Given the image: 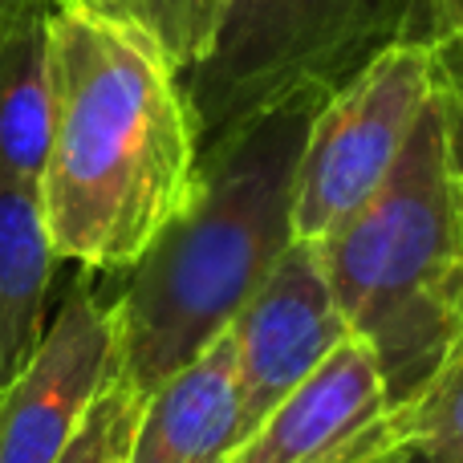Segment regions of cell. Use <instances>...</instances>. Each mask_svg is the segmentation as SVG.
<instances>
[{
  "mask_svg": "<svg viewBox=\"0 0 463 463\" xmlns=\"http://www.w3.org/2000/svg\"><path fill=\"white\" fill-rule=\"evenodd\" d=\"M90 277L73 280L37 350L0 386V463H57L118 383V309L114 297L94 293Z\"/></svg>",
  "mask_w": 463,
  "mask_h": 463,
  "instance_id": "6",
  "label": "cell"
},
{
  "mask_svg": "<svg viewBox=\"0 0 463 463\" xmlns=\"http://www.w3.org/2000/svg\"><path fill=\"white\" fill-rule=\"evenodd\" d=\"M407 451L439 463H463V362L407 407Z\"/></svg>",
  "mask_w": 463,
  "mask_h": 463,
  "instance_id": "13",
  "label": "cell"
},
{
  "mask_svg": "<svg viewBox=\"0 0 463 463\" xmlns=\"http://www.w3.org/2000/svg\"><path fill=\"white\" fill-rule=\"evenodd\" d=\"M49 13L0 21V179L41 192L49 155Z\"/></svg>",
  "mask_w": 463,
  "mask_h": 463,
  "instance_id": "11",
  "label": "cell"
},
{
  "mask_svg": "<svg viewBox=\"0 0 463 463\" xmlns=\"http://www.w3.org/2000/svg\"><path fill=\"white\" fill-rule=\"evenodd\" d=\"M435 53H439V90L443 106H448L451 167H456V184L463 195V49H435Z\"/></svg>",
  "mask_w": 463,
  "mask_h": 463,
  "instance_id": "15",
  "label": "cell"
},
{
  "mask_svg": "<svg viewBox=\"0 0 463 463\" xmlns=\"http://www.w3.org/2000/svg\"><path fill=\"white\" fill-rule=\"evenodd\" d=\"M394 448H407V411L391 407L374 350L350 334L272 407L232 463H366Z\"/></svg>",
  "mask_w": 463,
  "mask_h": 463,
  "instance_id": "7",
  "label": "cell"
},
{
  "mask_svg": "<svg viewBox=\"0 0 463 463\" xmlns=\"http://www.w3.org/2000/svg\"><path fill=\"white\" fill-rule=\"evenodd\" d=\"M435 90V45L402 41L321 102L297 163L293 240H329L386 184Z\"/></svg>",
  "mask_w": 463,
  "mask_h": 463,
  "instance_id": "5",
  "label": "cell"
},
{
  "mask_svg": "<svg viewBox=\"0 0 463 463\" xmlns=\"http://www.w3.org/2000/svg\"><path fill=\"white\" fill-rule=\"evenodd\" d=\"M326 98H288L203 146L195 195L114 297L122 383L151 394L228 334L293 244V187Z\"/></svg>",
  "mask_w": 463,
  "mask_h": 463,
  "instance_id": "2",
  "label": "cell"
},
{
  "mask_svg": "<svg viewBox=\"0 0 463 463\" xmlns=\"http://www.w3.org/2000/svg\"><path fill=\"white\" fill-rule=\"evenodd\" d=\"M431 45L463 49V0H431Z\"/></svg>",
  "mask_w": 463,
  "mask_h": 463,
  "instance_id": "16",
  "label": "cell"
},
{
  "mask_svg": "<svg viewBox=\"0 0 463 463\" xmlns=\"http://www.w3.org/2000/svg\"><path fill=\"white\" fill-rule=\"evenodd\" d=\"M232 337L240 354L244 431L252 435L272 407L350 337L317 244L293 240L285 248L256 297L232 321Z\"/></svg>",
  "mask_w": 463,
  "mask_h": 463,
  "instance_id": "8",
  "label": "cell"
},
{
  "mask_svg": "<svg viewBox=\"0 0 463 463\" xmlns=\"http://www.w3.org/2000/svg\"><path fill=\"white\" fill-rule=\"evenodd\" d=\"M49 248L81 272L135 269L200 179L184 73L146 33L61 0L49 13Z\"/></svg>",
  "mask_w": 463,
  "mask_h": 463,
  "instance_id": "1",
  "label": "cell"
},
{
  "mask_svg": "<svg viewBox=\"0 0 463 463\" xmlns=\"http://www.w3.org/2000/svg\"><path fill=\"white\" fill-rule=\"evenodd\" d=\"M53 269L41 192L0 179V386L13 383L45 334Z\"/></svg>",
  "mask_w": 463,
  "mask_h": 463,
  "instance_id": "10",
  "label": "cell"
},
{
  "mask_svg": "<svg viewBox=\"0 0 463 463\" xmlns=\"http://www.w3.org/2000/svg\"><path fill=\"white\" fill-rule=\"evenodd\" d=\"M244 439L240 354L228 329L143 399L127 463H232Z\"/></svg>",
  "mask_w": 463,
  "mask_h": 463,
  "instance_id": "9",
  "label": "cell"
},
{
  "mask_svg": "<svg viewBox=\"0 0 463 463\" xmlns=\"http://www.w3.org/2000/svg\"><path fill=\"white\" fill-rule=\"evenodd\" d=\"M402 456H407V448H394V451H386V456L366 459V463H402Z\"/></svg>",
  "mask_w": 463,
  "mask_h": 463,
  "instance_id": "18",
  "label": "cell"
},
{
  "mask_svg": "<svg viewBox=\"0 0 463 463\" xmlns=\"http://www.w3.org/2000/svg\"><path fill=\"white\" fill-rule=\"evenodd\" d=\"M402 463H439V459H423V456H415V451H407V456H402Z\"/></svg>",
  "mask_w": 463,
  "mask_h": 463,
  "instance_id": "19",
  "label": "cell"
},
{
  "mask_svg": "<svg viewBox=\"0 0 463 463\" xmlns=\"http://www.w3.org/2000/svg\"><path fill=\"white\" fill-rule=\"evenodd\" d=\"M78 5L146 33L175 61L179 73L192 70L195 57L203 53L216 13V0H78Z\"/></svg>",
  "mask_w": 463,
  "mask_h": 463,
  "instance_id": "12",
  "label": "cell"
},
{
  "mask_svg": "<svg viewBox=\"0 0 463 463\" xmlns=\"http://www.w3.org/2000/svg\"><path fill=\"white\" fill-rule=\"evenodd\" d=\"M402 41H431V0H216L184 73L200 155L288 98H329Z\"/></svg>",
  "mask_w": 463,
  "mask_h": 463,
  "instance_id": "4",
  "label": "cell"
},
{
  "mask_svg": "<svg viewBox=\"0 0 463 463\" xmlns=\"http://www.w3.org/2000/svg\"><path fill=\"white\" fill-rule=\"evenodd\" d=\"M61 0H0V21L8 16H21V13H53Z\"/></svg>",
  "mask_w": 463,
  "mask_h": 463,
  "instance_id": "17",
  "label": "cell"
},
{
  "mask_svg": "<svg viewBox=\"0 0 463 463\" xmlns=\"http://www.w3.org/2000/svg\"><path fill=\"white\" fill-rule=\"evenodd\" d=\"M317 248L350 334L374 350L391 407H415L463 362V195L443 90L386 184Z\"/></svg>",
  "mask_w": 463,
  "mask_h": 463,
  "instance_id": "3",
  "label": "cell"
},
{
  "mask_svg": "<svg viewBox=\"0 0 463 463\" xmlns=\"http://www.w3.org/2000/svg\"><path fill=\"white\" fill-rule=\"evenodd\" d=\"M138 411H143V394L130 391L118 374V383L98 399V407L81 423L78 439L65 448V456L57 463H127Z\"/></svg>",
  "mask_w": 463,
  "mask_h": 463,
  "instance_id": "14",
  "label": "cell"
}]
</instances>
